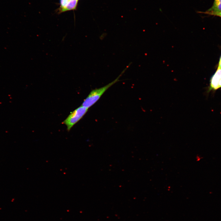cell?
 Returning <instances> with one entry per match:
<instances>
[{"label": "cell", "mask_w": 221, "mask_h": 221, "mask_svg": "<svg viewBox=\"0 0 221 221\" xmlns=\"http://www.w3.org/2000/svg\"><path fill=\"white\" fill-rule=\"evenodd\" d=\"M131 63L129 64L127 66L119 76L114 80L103 87L96 88L92 90L85 99L84 100L81 106L88 109L93 105L109 88L119 81V78L124 73L127 69L128 68L131 64Z\"/></svg>", "instance_id": "6da1fadb"}, {"label": "cell", "mask_w": 221, "mask_h": 221, "mask_svg": "<svg viewBox=\"0 0 221 221\" xmlns=\"http://www.w3.org/2000/svg\"><path fill=\"white\" fill-rule=\"evenodd\" d=\"M88 109L81 106L71 112L62 123L66 125L67 130L69 131L73 126L83 118Z\"/></svg>", "instance_id": "7a4b0ae2"}, {"label": "cell", "mask_w": 221, "mask_h": 221, "mask_svg": "<svg viewBox=\"0 0 221 221\" xmlns=\"http://www.w3.org/2000/svg\"><path fill=\"white\" fill-rule=\"evenodd\" d=\"M221 88V69L218 68L211 77L207 92L215 91Z\"/></svg>", "instance_id": "3957f363"}, {"label": "cell", "mask_w": 221, "mask_h": 221, "mask_svg": "<svg viewBox=\"0 0 221 221\" xmlns=\"http://www.w3.org/2000/svg\"><path fill=\"white\" fill-rule=\"evenodd\" d=\"M78 1V0H70L65 7L62 9L59 10V13L76 10Z\"/></svg>", "instance_id": "277c9868"}, {"label": "cell", "mask_w": 221, "mask_h": 221, "mask_svg": "<svg viewBox=\"0 0 221 221\" xmlns=\"http://www.w3.org/2000/svg\"><path fill=\"white\" fill-rule=\"evenodd\" d=\"M207 11L209 12L221 11V0H214L211 7Z\"/></svg>", "instance_id": "5b68a950"}, {"label": "cell", "mask_w": 221, "mask_h": 221, "mask_svg": "<svg viewBox=\"0 0 221 221\" xmlns=\"http://www.w3.org/2000/svg\"><path fill=\"white\" fill-rule=\"evenodd\" d=\"M197 13L203 14L208 15L218 16L221 17V11L219 12H209L207 10L205 11H197Z\"/></svg>", "instance_id": "8992f818"}, {"label": "cell", "mask_w": 221, "mask_h": 221, "mask_svg": "<svg viewBox=\"0 0 221 221\" xmlns=\"http://www.w3.org/2000/svg\"><path fill=\"white\" fill-rule=\"evenodd\" d=\"M70 0H60V7L59 10L64 8L68 4Z\"/></svg>", "instance_id": "52a82bcc"}, {"label": "cell", "mask_w": 221, "mask_h": 221, "mask_svg": "<svg viewBox=\"0 0 221 221\" xmlns=\"http://www.w3.org/2000/svg\"><path fill=\"white\" fill-rule=\"evenodd\" d=\"M218 68L221 69V56L219 60Z\"/></svg>", "instance_id": "ba28073f"}, {"label": "cell", "mask_w": 221, "mask_h": 221, "mask_svg": "<svg viewBox=\"0 0 221 221\" xmlns=\"http://www.w3.org/2000/svg\"></svg>", "instance_id": "9c48e42d"}]
</instances>
